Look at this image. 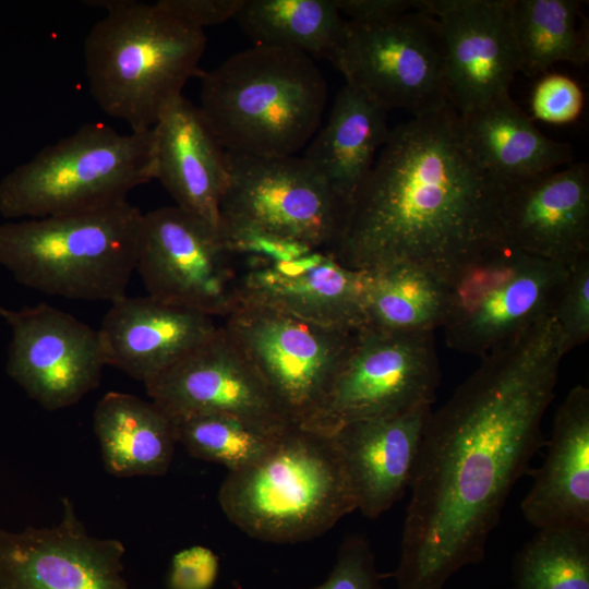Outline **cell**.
Wrapping results in <instances>:
<instances>
[{
	"label": "cell",
	"mask_w": 589,
	"mask_h": 589,
	"mask_svg": "<svg viewBox=\"0 0 589 589\" xmlns=\"http://www.w3.org/2000/svg\"><path fill=\"white\" fill-rule=\"evenodd\" d=\"M366 272L314 250L276 263H245L238 277V303L271 308L313 323L357 330L365 325Z\"/></svg>",
	"instance_id": "obj_19"
},
{
	"label": "cell",
	"mask_w": 589,
	"mask_h": 589,
	"mask_svg": "<svg viewBox=\"0 0 589 589\" xmlns=\"http://www.w3.org/2000/svg\"><path fill=\"white\" fill-rule=\"evenodd\" d=\"M458 116L468 152L505 190L574 160L570 145L541 132L509 92Z\"/></svg>",
	"instance_id": "obj_24"
},
{
	"label": "cell",
	"mask_w": 589,
	"mask_h": 589,
	"mask_svg": "<svg viewBox=\"0 0 589 589\" xmlns=\"http://www.w3.org/2000/svg\"><path fill=\"white\" fill-rule=\"evenodd\" d=\"M578 0H509L520 72L543 75L558 62L589 60L588 20Z\"/></svg>",
	"instance_id": "obj_29"
},
{
	"label": "cell",
	"mask_w": 589,
	"mask_h": 589,
	"mask_svg": "<svg viewBox=\"0 0 589 589\" xmlns=\"http://www.w3.org/2000/svg\"><path fill=\"white\" fill-rule=\"evenodd\" d=\"M93 423L108 472L161 476L169 469L177 444L173 423L154 401L107 393L96 405Z\"/></svg>",
	"instance_id": "obj_26"
},
{
	"label": "cell",
	"mask_w": 589,
	"mask_h": 589,
	"mask_svg": "<svg viewBox=\"0 0 589 589\" xmlns=\"http://www.w3.org/2000/svg\"><path fill=\"white\" fill-rule=\"evenodd\" d=\"M235 20L255 46L330 62L347 23L334 0H244Z\"/></svg>",
	"instance_id": "obj_27"
},
{
	"label": "cell",
	"mask_w": 589,
	"mask_h": 589,
	"mask_svg": "<svg viewBox=\"0 0 589 589\" xmlns=\"http://www.w3.org/2000/svg\"><path fill=\"white\" fill-rule=\"evenodd\" d=\"M564 356L550 314L481 358L431 412L392 574L397 589H443L484 558L513 486L544 444L542 420Z\"/></svg>",
	"instance_id": "obj_1"
},
{
	"label": "cell",
	"mask_w": 589,
	"mask_h": 589,
	"mask_svg": "<svg viewBox=\"0 0 589 589\" xmlns=\"http://www.w3.org/2000/svg\"><path fill=\"white\" fill-rule=\"evenodd\" d=\"M440 25L448 104L465 115L509 92L520 72L509 0H425Z\"/></svg>",
	"instance_id": "obj_16"
},
{
	"label": "cell",
	"mask_w": 589,
	"mask_h": 589,
	"mask_svg": "<svg viewBox=\"0 0 589 589\" xmlns=\"http://www.w3.org/2000/svg\"><path fill=\"white\" fill-rule=\"evenodd\" d=\"M584 105L585 96L580 85L570 76L555 72L540 76L530 98L533 118L557 125L576 121Z\"/></svg>",
	"instance_id": "obj_33"
},
{
	"label": "cell",
	"mask_w": 589,
	"mask_h": 589,
	"mask_svg": "<svg viewBox=\"0 0 589 589\" xmlns=\"http://www.w3.org/2000/svg\"><path fill=\"white\" fill-rule=\"evenodd\" d=\"M218 502L242 532L273 543L314 539L357 509L332 436L296 424L259 460L229 471Z\"/></svg>",
	"instance_id": "obj_5"
},
{
	"label": "cell",
	"mask_w": 589,
	"mask_h": 589,
	"mask_svg": "<svg viewBox=\"0 0 589 589\" xmlns=\"http://www.w3.org/2000/svg\"><path fill=\"white\" fill-rule=\"evenodd\" d=\"M155 178L154 129L120 133L81 125L0 180V214L41 218L86 213L127 201Z\"/></svg>",
	"instance_id": "obj_7"
},
{
	"label": "cell",
	"mask_w": 589,
	"mask_h": 589,
	"mask_svg": "<svg viewBox=\"0 0 589 589\" xmlns=\"http://www.w3.org/2000/svg\"><path fill=\"white\" fill-rule=\"evenodd\" d=\"M226 153L229 181L220 203V228L254 229L330 250L346 206L303 156Z\"/></svg>",
	"instance_id": "obj_10"
},
{
	"label": "cell",
	"mask_w": 589,
	"mask_h": 589,
	"mask_svg": "<svg viewBox=\"0 0 589 589\" xmlns=\"http://www.w3.org/2000/svg\"><path fill=\"white\" fill-rule=\"evenodd\" d=\"M136 269L157 300L214 318L238 305V259L220 228L176 205L143 214Z\"/></svg>",
	"instance_id": "obj_13"
},
{
	"label": "cell",
	"mask_w": 589,
	"mask_h": 589,
	"mask_svg": "<svg viewBox=\"0 0 589 589\" xmlns=\"http://www.w3.org/2000/svg\"><path fill=\"white\" fill-rule=\"evenodd\" d=\"M382 578L369 541L360 534H352L340 544L326 580L310 589H383Z\"/></svg>",
	"instance_id": "obj_34"
},
{
	"label": "cell",
	"mask_w": 589,
	"mask_h": 589,
	"mask_svg": "<svg viewBox=\"0 0 589 589\" xmlns=\"http://www.w3.org/2000/svg\"><path fill=\"white\" fill-rule=\"evenodd\" d=\"M200 76L199 108L226 151L292 156L321 127L326 81L304 53L254 45Z\"/></svg>",
	"instance_id": "obj_4"
},
{
	"label": "cell",
	"mask_w": 589,
	"mask_h": 589,
	"mask_svg": "<svg viewBox=\"0 0 589 589\" xmlns=\"http://www.w3.org/2000/svg\"><path fill=\"white\" fill-rule=\"evenodd\" d=\"M552 314L566 354L588 340L589 255L580 257L568 267Z\"/></svg>",
	"instance_id": "obj_32"
},
{
	"label": "cell",
	"mask_w": 589,
	"mask_h": 589,
	"mask_svg": "<svg viewBox=\"0 0 589 589\" xmlns=\"http://www.w3.org/2000/svg\"><path fill=\"white\" fill-rule=\"evenodd\" d=\"M512 589H589V528H542L516 553Z\"/></svg>",
	"instance_id": "obj_30"
},
{
	"label": "cell",
	"mask_w": 589,
	"mask_h": 589,
	"mask_svg": "<svg viewBox=\"0 0 589 589\" xmlns=\"http://www.w3.org/2000/svg\"><path fill=\"white\" fill-rule=\"evenodd\" d=\"M448 285L434 273L397 264L366 272L365 325L390 333H433L447 313Z\"/></svg>",
	"instance_id": "obj_28"
},
{
	"label": "cell",
	"mask_w": 589,
	"mask_h": 589,
	"mask_svg": "<svg viewBox=\"0 0 589 589\" xmlns=\"http://www.w3.org/2000/svg\"><path fill=\"white\" fill-rule=\"evenodd\" d=\"M91 3L107 13L84 39L89 92L106 115L131 131L153 129L188 81L201 75L206 35L158 2Z\"/></svg>",
	"instance_id": "obj_3"
},
{
	"label": "cell",
	"mask_w": 589,
	"mask_h": 589,
	"mask_svg": "<svg viewBox=\"0 0 589 589\" xmlns=\"http://www.w3.org/2000/svg\"><path fill=\"white\" fill-rule=\"evenodd\" d=\"M219 572V558L208 548L193 545L176 553L168 575V589H212Z\"/></svg>",
	"instance_id": "obj_36"
},
{
	"label": "cell",
	"mask_w": 589,
	"mask_h": 589,
	"mask_svg": "<svg viewBox=\"0 0 589 589\" xmlns=\"http://www.w3.org/2000/svg\"><path fill=\"white\" fill-rule=\"evenodd\" d=\"M145 387L170 418L228 414L276 435L293 425L223 326Z\"/></svg>",
	"instance_id": "obj_15"
},
{
	"label": "cell",
	"mask_w": 589,
	"mask_h": 589,
	"mask_svg": "<svg viewBox=\"0 0 589 589\" xmlns=\"http://www.w3.org/2000/svg\"><path fill=\"white\" fill-rule=\"evenodd\" d=\"M52 527L0 528V589H129L124 545L92 537L68 497Z\"/></svg>",
	"instance_id": "obj_17"
},
{
	"label": "cell",
	"mask_w": 589,
	"mask_h": 589,
	"mask_svg": "<svg viewBox=\"0 0 589 589\" xmlns=\"http://www.w3.org/2000/svg\"><path fill=\"white\" fill-rule=\"evenodd\" d=\"M339 12L354 23L386 21L412 10L418 1L410 0H334Z\"/></svg>",
	"instance_id": "obj_38"
},
{
	"label": "cell",
	"mask_w": 589,
	"mask_h": 589,
	"mask_svg": "<svg viewBox=\"0 0 589 589\" xmlns=\"http://www.w3.org/2000/svg\"><path fill=\"white\" fill-rule=\"evenodd\" d=\"M387 112L369 94L346 83L335 97L326 123L320 127L303 155L346 209L389 137Z\"/></svg>",
	"instance_id": "obj_25"
},
{
	"label": "cell",
	"mask_w": 589,
	"mask_h": 589,
	"mask_svg": "<svg viewBox=\"0 0 589 589\" xmlns=\"http://www.w3.org/2000/svg\"><path fill=\"white\" fill-rule=\"evenodd\" d=\"M521 502L525 519L538 529L589 528V389L574 386L557 408L545 459L531 470Z\"/></svg>",
	"instance_id": "obj_23"
},
{
	"label": "cell",
	"mask_w": 589,
	"mask_h": 589,
	"mask_svg": "<svg viewBox=\"0 0 589 589\" xmlns=\"http://www.w3.org/2000/svg\"><path fill=\"white\" fill-rule=\"evenodd\" d=\"M170 419L177 443L193 457L219 464L228 472L259 460L280 435L228 414L204 413Z\"/></svg>",
	"instance_id": "obj_31"
},
{
	"label": "cell",
	"mask_w": 589,
	"mask_h": 589,
	"mask_svg": "<svg viewBox=\"0 0 589 589\" xmlns=\"http://www.w3.org/2000/svg\"><path fill=\"white\" fill-rule=\"evenodd\" d=\"M153 129L154 180L176 206L220 228V203L229 181L227 153L200 108L181 95Z\"/></svg>",
	"instance_id": "obj_22"
},
{
	"label": "cell",
	"mask_w": 589,
	"mask_h": 589,
	"mask_svg": "<svg viewBox=\"0 0 589 589\" xmlns=\"http://www.w3.org/2000/svg\"><path fill=\"white\" fill-rule=\"evenodd\" d=\"M438 383L433 333H390L363 326L354 332L322 402L302 426L330 434L350 422L431 406Z\"/></svg>",
	"instance_id": "obj_9"
},
{
	"label": "cell",
	"mask_w": 589,
	"mask_h": 589,
	"mask_svg": "<svg viewBox=\"0 0 589 589\" xmlns=\"http://www.w3.org/2000/svg\"><path fill=\"white\" fill-rule=\"evenodd\" d=\"M458 117L448 105L390 130L327 251L339 263L362 272L413 264L448 281L505 242V189L468 152Z\"/></svg>",
	"instance_id": "obj_2"
},
{
	"label": "cell",
	"mask_w": 589,
	"mask_h": 589,
	"mask_svg": "<svg viewBox=\"0 0 589 589\" xmlns=\"http://www.w3.org/2000/svg\"><path fill=\"white\" fill-rule=\"evenodd\" d=\"M215 318L151 296L111 302L98 328L106 365L144 385L211 338Z\"/></svg>",
	"instance_id": "obj_20"
},
{
	"label": "cell",
	"mask_w": 589,
	"mask_h": 589,
	"mask_svg": "<svg viewBox=\"0 0 589 589\" xmlns=\"http://www.w3.org/2000/svg\"><path fill=\"white\" fill-rule=\"evenodd\" d=\"M567 269L506 242L486 250L447 281V346L483 358L515 339L552 314Z\"/></svg>",
	"instance_id": "obj_8"
},
{
	"label": "cell",
	"mask_w": 589,
	"mask_h": 589,
	"mask_svg": "<svg viewBox=\"0 0 589 589\" xmlns=\"http://www.w3.org/2000/svg\"><path fill=\"white\" fill-rule=\"evenodd\" d=\"M332 64L347 84L388 110L417 118L449 105L441 29L426 12L412 10L376 23L347 21Z\"/></svg>",
	"instance_id": "obj_11"
},
{
	"label": "cell",
	"mask_w": 589,
	"mask_h": 589,
	"mask_svg": "<svg viewBox=\"0 0 589 589\" xmlns=\"http://www.w3.org/2000/svg\"><path fill=\"white\" fill-rule=\"evenodd\" d=\"M230 252L245 263H276L299 259L312 251L311 247L247 228H220Z\"/></svg>",
	"instance_id": "obj_35"
},
{
	"label": "cell",
	"mask_w": 589,
	"mask_h": 589,
	"mask_svg": "<svg viewBox=\"0 0 589 589\" xmlns=\"http://www.w3.org/2000/svg\"><path fill=\"white\" fill-rule=\"evenodd\" d=\"M143 214L128 200L100 209L0 224V264L49 296L112 302L136 269Z\"/></svg>",
	"instance_id": "obj_6"
},
{
	"label": "cell",
	"mask_w": 589,
	"mask_h": 589,
	"mask_svg": "<svg viewBox=\"0 0 589 589\" xmlns=\"http://www.w3.org/2000/svg\"><path fill=\"white\" fill-rule=\"evenodd\" d=\"M12 339L8 374L46 410L79 402L100 384L106 366L98 329L48 304L0 306Z\"/></svg>",
	"instance_id": "obj_14"
},
{
	"label": "cell",
	"mask_w": 589,
	"mask_h": 589,
	"mask_svg": "<svg viewBox=\"0 0 589 589\" xmlns=\"http://www.w3.org/2000/svg\"><path fill=\"white\" fill-rule=\"evenodd\" d=\"M431 412V406L424 405L393 417L350 422L329 434L357 509L365 517H378L404 496Z\"/></svg>",
	"instance_id": "obj_21"
},
{
	"label": "cell",
	"mask_w": 589,
	"mask_h": 589,
	"mask_svg": "<svg viewBox=\"0 0 589 589\" xmlns=\"http://www.w3.org/2000/svg\"><path fill=\"white\" fill-rule=\"evenodd\" d=\"M504 241L527 254L569 267L589 255V167L572 163L504 191Z\"/></svg>",
	"instance_id": "obj_18"
},
{
	"label": "cell",
	"mask_w": 589,
	"mask_h": 589,
	"mask_svg": "<svg viewBox=\"0 0 589 589\" xmlns=\"http://www.w3.org/2000/svg\"><path fill=\"white\" fill-rule=\"evenodd\" d=\"M221 326L289 421L301 426L322 402L356 332L248 303H238Z\"/></svg>",
	"instance_id": "obj_12"
},
{
	"label": "cell",
	"mask_w": 589,
	"mask_h": 589,
	"mask_svg": "<svg viewBox=\"0 0 589 589\" xmlns=\"http://www.w3.org/2000/svg\"><path fill=\"white\" fill-rule=\"evenodd\" d=\"M166 11L182 22L203 29L235 20L244 0H159Z\"/></svg>",
	"instance_id": "obj_37"
}]
</instances>
